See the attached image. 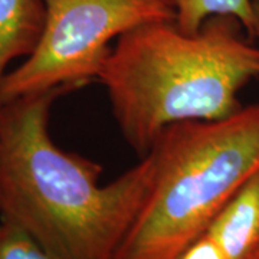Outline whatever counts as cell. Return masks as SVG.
Returning <instances> with one entry per match:
<instances>
[{"mask_svg": "<svg viewBox=\"0 0 259 259\" xmlns=\"http://www.w3.org/2000/svg\"><path fill=\"white\" fill-rule=\"evenodd\" d=\"M177 259H259V168Z\"/></svg>", "mask_w": 259, "mask_h": 259, "instance_id": "5", "label": "cell"}, {"mask_svg": "<svg viewBox=\"0 0 259 259\" xmlns=\"http://www.w3.org/2000/svg\"><path fill=\"white\" fill-rule=\"evenodd\" d=\"M255 8V28H253V37L259 40V0H253Z\"/></svg>", "mask_w": 259, "mask_h": 259, "instance_id": "9", "label": "cell"}, {"mask_svg": "<svg viewBox=\"0 0 259 259\" xmlns=\"http://www.w3.org/2000/svg\"><path fill=\"white\" fill-rule=\"evenodd\" d=\"M151 151L153 185L114 259H177L202 233L259 168V104L175 124Z\"/></svg>", "mask_w": 259, "mask_h": 259, "instance_id": "3", "label": "cell"}, {"mask_svg": "<svg viewBox=\"0 0 259 259\" xmlns=\"http://www.w3.org/2000/svg\"><path fill=\"white\" fill-rule=\"evenodd\" d=\"M44 25V0H0V87L9 65L32 54Z\"/></svg>", "mask_w": 259, "mask_h": 259, "instance_id": "6", "label": "cell"}, {"mask_svg": "<svg viewBox=\"0 0 259 259\" xmlns=\"http://www.w3.org/2000/svg\"><path fill=\"white\" fill-rule=\"evenodd\" d=\"M68 90L0 102V218L55 259H114L147 199L153 151L107 185L100 163L58 147L49 112Z\"/></svg>", "mask_w": 259, "mask_h": 259, "instance_id": "1", "label": "cell"}, {"mask_svg": "<svg viewBox=\"0 0 259 259\" xmlns=\"http://www.w3.org/2000/svg\"><path fill=\"white\" fill-rule=\"evenodd\" d=\"M175 13V22L187 32H194L213 16H233L253 39V0H163Z\"/></svg>", "mask_w": 259, "mask_h": 259, "instance_id": "7", "label": "cell"}, {"mask_svg": "<svg viewBox=\"0 0 259 259\" xmlns=\"http://www.w3.org/2000/svg\"><path fill=\"white\" fill-rule=\"evenodd\" d=\"M0 259H55L26 232L0 223Z\"/></svg>", "mask_w": 259, "mask_h": 259, "instance_id": "8", "label": "cell"}, {"mask_svg": "<svg viewBox=\"0 0 259 259\" xmlns=\"http://www.w3.org/2000/svg\"><path fill=\"white\" fill-rule=\"evenodd\" d=\"M256 78L259 47L236 18L213 16L194 32L173 19L124 33L98 82L124 139L144 156L175 124L239 111V93Z\"/></svg>", "mask_w": 259, "mask_h": 259, "instance_id": "2", "label": "cell"}, {"mask_svg": "<svg viewBox=\"0 0 259 259\" xmlns=\"http://www.w3.org/2000/svg\"><path fill=\"white\" fill-rule=\"evenodd\" d=\"M45 25L32 54L5 76L0 102L98 81L112 40L158 20H173L163 0H44Z\"/></svg>", "mask_w": 259, "mask_h": 259, "instance_id": "4", "label": "cell"}]
</instances>
